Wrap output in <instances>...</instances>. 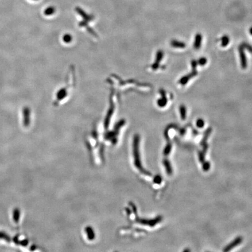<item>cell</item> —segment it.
I'll return each instance as SVG.
<instances>
[{
	"mask_svg": "<svg viewBox=\"0 0 252 252\" xmlns=\"http://www.w3.org/2000/svg\"><path fill=\"white\" fill-rule=\"evenodd\" d=\"M55 11H56L55 8H54L53 7H49L47 8L44 10V13L45 15L50 16V15H53L54 13L55 12Z\"/></svg>",
	"mask_w": 252,
	"mask_h": 252,
	"instance_id": "7",
	"label": "cell"
},
{
	"mask_svg": "<svg viewBox=\"0 0 252 252\" xmlns=\"http://www.w3.org/2000/svg\"><path fill=\"white\" fill-rule=\"evenodd\" d=\"M201 35L200 34H197L195 36V42H194V48L196 49H199L200 47V45L201 43Z\"/></svg>",
	"mask_w": 252,
	"mask_h": 252,
	"instance_id": "5",
	"label": "cell"
},
{
	"mask_svg": "<svg viewBox=\"0 0 252 252\" xmlns=\"http://www.w3.org/2000/svg\"><path fill=\"white\" fill-rule=\"evenodd\" d=\"M13 242H14V243H16V245H19L20 241H19V239H18V235L16 236V237L14 238V239H13Z\"/></svg>",
	"mask_w": 252,
	"mask_h": 252,
	"instance_id": "15",
	"label": "cell"
},
{
	"mask_svg": "<svg viewBox=\"0 0 252 252\" xmlns=\"http://www.w3.org/2000/svg\"><path fill=\"white\" fill-rule=\"evenodd\" d=\"M240 51V55H241V63H242V67L243 68H245L247 66V61L245 57V55L243 51V47H241L239 48Z\"/></svg>",
	"mask_w": 252,
	"mask_h": 252,
	"instance_id": "4",
	"label": "cell"
},
{
	"mask_svg": "<svg viewBox=\"0 0 252 252\" xmlns=\"http://www.w3.org/2000/svg\"><path fill=\"white\" fill-rule=\"evenodd\" d=\"M180 112H181L182 119H185L186 115V107L184 105L181 106V107H180Z\"/></svg>",
	"mask_w": 252,
	"mask_h": 252,
	"instance_id": "10",
	"label": "cell"
},
{
	"mask_svg": "<svg viewBox=\"0 0 252 252\" xmlns=\"http://www.w3.org/2000/svg\"><path fill=\"white\" fill-rule=\"evenodd\" d=\"M221 40H222V46H224V47L226 46L229 43V38L227 36H226V35L222 37V38Z\"/></svg>",
	"mask_w": 252,
	"mask_h": 252,
	"instance_id": "11",
	"label": "cell"
},
{
	"mask_svg": "<svg viewBox=\"0 0 252 252\" xmlns=\"http://www.w3.org/2000/svg\"><path fill=\"white\" fill-rule=\"evenodd\" d=\"M0 239H4L8 242H9L11 241V238L7 235V234H6L5 233H4V232H0Z\"/></svg>",
	"mask_w": 252,
	"mask_h": 252,
	"instance_id": "9",
	"label": "cell"
},
{
	"mask_svg": "<svg viewBox=\"0 0 252 252\" xmlns=\"http://www.w3.org/2000/svg\"><path fill=\"white\" fill-rule=\"evenodd\" d=\"M171 44L172 46L175 47H179V48H184L185 47V44L183 42H178L176 40H173L171 42Z\"/></svg>",
	"mask_w": 252,
	"mask_h": 252,
	"instance_id": "6",
	"label": "cell"
},
{
	"mask_svg": "<svg viewBox=\"0 0 252 252\" xmlns=\"http://www.w3.org/2000/svg\"><path fill=\"white\" fill-rule=\"evenodd\" d=\"M28 243H29V241L27 239H24L20 241L19 245H21L22 246H26L28 245Z\"/></svg>",
	"mask_w": 252,
	"mask_h": 252,
	"instance_id": "13",
	"label": "cell"
},
{
	"mask_svg": "<svg viewBox=\"0 0 252 252\" xmlns=\"http://www.w3.org/2000/svg\"><path fill=\"white\" fill-rule=\"evenodd\" d=\"M250 33L252 35V27L250 29Z\"/></svg>",
	"mask_w": 252,
	"mask_h": 252,
	"instance_id": "17",
	"label": "cell"
},
{
	"mask_svg": "<svg viewBox=\"0 0 252 252\" xmlns=\"http://www.w3.org/2000/svg\"><path fill=\"white\" fill-rule=\"evenodd\" d=\"M133 149H134V164L136 167L141 170L142 172H144L142 169V168L141 165V162L139 159V151H138V138L137 137H135L134 141V145H133Z\"/></svg>",
	"mask_w": 252,
	"mask_h": 252,
	"instance_id": "1",
	"label": "cell"
},
{
	"mask_svg": "<svg viewBox=\"0 0 252 252\" xmlns=\"http://www.w3.org/2000/svg\"><path fill=\"white\" fill-rule=\"evenodd\" d=\"M13 220L15 223H18L20 222L21 211L18 208H15L13 211Z\"/></svg>",
	"mask_w": 252,
	"mask_h": 252,
	"instance_id": "3",
	"label": "cell"
},
{
	"mask_svg": "<svg viewBox=\"0 0 252 252\" xmlns=\"http://www.w3.org/2000/svg\"><path fill=\"white\" fill-rule=\"evenodd\" d=\"M86 230L87 232L88 239H89L90 240H92V239H94V232L92 230V228L91 227H88V228H86Z\"/></svg>",
	"mask_w": 252,
	"mask_h": 252,
	"instance_id": "8",
	"label": "cell"
},
{
	"mask_svg": "<svg viewBox=\"0 0 252 252\" xmlns=\"http://www.w3.org/2000/svg\"><path fill=\"white\" fill-rule=\"evenodd\" d=\"M23 124L25 127L29 126L30 123V109L28 106H25L22 109Z\"/></svg>",
	"mask_w": 252,
	"mask_h": 252,
	"instance_id": "2",
	"label": "cell"
},
{
	"mask_svg": "<svg viewBox=\"0 0 252 252\" xmlns=\"http://www.w3.org/2000/svg\"><path fill=\"white\" fill-rule=\"evenodd\" d=\"M199 63V64H200L201 65H204L205 64H206V63H207V59H206V58L203 57V58H201V59H200Z\"/></svg>",
	"mask_w": 252,
	"mask_h": 252,
	"instance_id": "14",
	"label": "cell"
},
{
	"mask_svg": "<svg viewBox=\"0 0 252 252\" xmlns=\"http://www.w3.org/2000/svg\"><path fill=\"white\" fill-rule=\"evenodd\" d=\"M204 125V122L202 119H199L197 121V125L198 127L201 128L203 127Z\"/></svg>",
	"mask_w": 252,
	"mask_h": 252,
	"instance_id": "12",
	"label": "cell"
},
{
	"mask_svg": "<svg viewBox=\"0 0 252 252\" xmlns=\"http://www.w3.org/2000/svg\"><path fill=\"white\" fill-rule=\"evenodd\" d=\"M35 249H36V247H35V246L33 245V246H31L30 250H34Z\"/></svg>",
	"mask_w": 252,
	"mask_h": 252,
	"instance_id": "16",
	"label": "cell"
},
{
	"mask_svg": "<svg viewBox=\"0 0 252 252\" xmlns=\"http://www.w3.org/2000/svg\"><path fill=\"white\" fill-rule=\"evenodd\" d=\"M34 1H38V0H34Z\"/></svg>",
	"mask_w": 252,
	"mask_h": 252,
	"instance_id": "18",
	"label": "cell"
}]
</instances>
